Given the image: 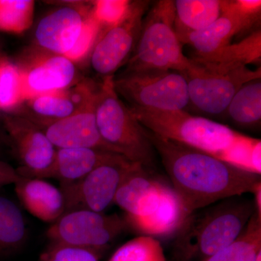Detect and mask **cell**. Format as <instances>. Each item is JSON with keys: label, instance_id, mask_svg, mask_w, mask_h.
Instances as JSON below:
<instances>
[{"label": "cell", "instance_id": "f546056e", "mask_svg": "<svg viewBox=\"0 0 261 261\" xmlns=\"http://www.w3.org/2000/svg\"><path fill=\"white\" fill-rule=\"evenodd\" d=\"M92 3V15L99 24L101 33L114 27L124 18L132 1L98 0Z\"/></svg>", "mask_w": 261, "mask_h": 261}, {"label": "cell", "instance_id": "83f0119b", "mask_svg": "<svg viewBox=\"0 0 261 261\" xmlns=\"http://www.w3.org/2000/svg\"><path fill=\"white\" fill-rule=\"evenodd\" d=\"M35 2L32 0H0V30L21 34L30 28Z\"/></svg>", "mask_w": 261, "mask_h": 261}, {"label": "cell", "instance_id": "d6986e66", "mask_svg": "<svg viewBox=\"0 0 261 261\" xmlns=\"http://www.w3.org/2000/svg\"><path fill=\"white\" fill-rule=\"evenodd\" d=\"M14 185L19 200L34 217L54 223L64 214L65 201L61 189L41 178L21 176Z\"/></svg>", "mask_w": 261, "mask_h": 261}, {"label": "cell", "instance_id": "836d02e7", "mask_svg": "<svg viewBox=\"0 0 261 261\" xmlns=\"http://www.w3.org/2000/svg\"><path fill=\"white\" fill-rule=\"evenodd\" d=\"M256 261H261V255L257 257Z\"/></svg>", "mask_w": 261, "mask_h": 261}, {"label": "cell", "instance_id": "484cf974", "mask_svg": "<svg viewBox=\"0 0 261 261\" xmlns=\"http://www.w3.org/2000/svg\"><path fill=\"white\" fill-rule=\"evenodd\" d=\"M27 238L21 211L13 201L0 196V254L16 250Z\"/></svg>", "mask_w": 261, "mask_h": 261}, {"label": "cell", "instance_id": "4316f807", "mask_svg": "<svg viewBox=\"0 0 261 261\" xmlns=\"http://www.w3.org/2000/svg\"><path fill=\"white\" fill-rule=\"evenodd\" d=\"M216 158L247 172L261 173V142L239 133L232 143Z\"/></svg>", "mask_w": 261, "mask_h": 261}, {"label": "cell", "instance_id": "8fae6325", "mask_svg": "<svg viewBox=\"0 0 261 261\" xmlns=\"http://www.w3.org/2000/svg\"><path fill=\"white\" fill-rule=\"evenodd\" d=\"M92 16L91 2H71L51 10L37 24L35 44L40 50L68 58Z\"/></svg>", "mask_w": 261, "mask_h": 261}, {"label": "cell", "instance_id": "e0dca14e", "mask_svg": "<svg viewBox=\"0 0 261 261\" xmlns=\"http://www.w3.org/2000/svg\"><path fill=\"white\" fill-rule=\"evenodd\" d=\"M123 156L89 148L57 149L56 158L50 167L36 178H55L60 184L76 181L98 166Z\"/></svg>", "mask_w": 261, "mask_h": 261}, {"label": "cell", "instance_id": "4dcf8cb0", "mask_svg": "<svg viewBox=\"0 0 261 261\" xmlns=\"http://www.w3.org/2000/svg\"><path fill=\"white\" fill-rule=\"evenodd\" d=\"M102 250L51 243L39 261H99Z\"/></svg>", "mask_w": 261, "mask_h": 261}, {"label": "cell", "instance_id": "d4e9b609", "mask_svg": "<svg viewBox=\"0 0 261 261\" xmlns=\"http://www.w3.org/2000/svg\"><path fill=\"white\" fill-rule=\"evenodd\" d=\"M228 116L243 126H253L261 119L260 80L244 84L228 105Z\"/></svg>", "mask_w": 261, "mask_h": 261}, {"label": "cell", "instance_id": "7c38bea8", "mask_svg": "<svg viewBox=\"0 0 261 261\" xmlns=\"http://www.w3.org/2000/svg\"><path fill=\"white\" fill-rule=\"evenodd\" d=\"M5 130L16 151L22 166L20 176L38 178L54 162L57 149L40 126L27 117L2 114Z\"/></svg>", "mask_w": 261, "mask_h": 261}, {"label": "cell", "instance_id": "603a6c76", "mask_svg": "<svg viewBox=\"0 0 261 261\" xmlns=\"http://www.w3.org/2000/svg\"><path fill=\"white\" fill-rule=\"evenodd\" d=\"M261 255V215L255 210L238 238L222 250L201 261H256Z\"/></svg>", "mask_w": 261, "mask_h": 261}, {"label": "cell", "instance_id": "d6a6232c", "mask_svg": "<svg viewBox=\"0 0 261 261\" xmlns=\"http://www.w3.org/2000/svg\"><path fill=\"white\" fill-rule=\"evenodd\" d=\"M252 194L254 195L255 211L261 215V181L257 184Z\"/></svg>", "mask_w": 261, "mask_h": 261}, {"label": "cell", "instance_id": "ffe728a7", "mask_svg": "<svg viewBox=\"0 0 261 261\" xmlns=\"http://www.w3.org/2000/svg\"><path fill=\"white\" fill-rule=\"evenodd\" d=\"M253 25L252 22L233 12L226 0L224 14L203 30L188 34L182 44L192 46L196 51L195 57L211 56L231 44L235 35L248 30Z\"/></svg>", "mask_w": 261, "mask_h": 261}, {"label": "cell", "instance_id": "5bb4252c", "mask_svg": "<svg viewBox=\"0 0 261 261\" xmlns=\"http://www.w3.org/2000/svg\"><path fill=\"white\" fill-rule=\"evenodd\" d=\"M36 55L27 64H19L23 71L25 99L64 91L82 80L75 63L69 58L42 50Z\"/></svg>", "mask_w": 261, "mask_h": 261}, {"label": "cell", "instance_id": "3957f363", "mask_svg": "<svg viewBox=\"0 0 261 261\" xmlns=\"http://www.w3.org/2000/svg\"><path fill=\"white\" fill-rule=\"evenodd\" d=\"M175 29L174 1L161 0L149 11L142 25L134 54L124 73L147 70L185 73L192 68Z\"/></svg>", "mask_w": 261, "mask_h": 261}, {"label": "cell", "instance_id": "7402d4cb", "mask_svg": "<svg viewBox=\"0 0 261 261\" xmlns=\"http://www.w3.org/2000/svg\"><path fill=\"white\" fill-rule=\"evenodd\" d=\"M225 0L174 1L175 29L183 42L188 34L203 30L224 13Z\"/></svg>", "mask_w": 261, "mask_h": 261}, {"label": "cell", "instance_id": "8992f818", "mask_svg": "<svg viewBox=\"0 0 261 261\" xmlns=\"http://www.w3.org/2000/svg\"><path fill=\"white\" fill-rule=\"evenodd\" d=\"M118 96L130 108L160 111L184 110L190 103L188 84L183 73L173 70H147L114 78Z\"/></svg>", "mask_w": 261, "mask_h": 261}, {"label": "cell", "instance_id": "6da1fadb", "mask_svg": "<svg viewBox=\"0 0 261 261\" xmlns=\"http://www.w3.org/2000/svg\"><path fill=\"white\" fill-rule=\"evenodd\" d=\"M147 133L171 187L190 214L220 201L252 193L261 181L260 175L233 167L212 154Z\"/></svg>", "mask_w": 261, "mask_h": 261}, {"label": "cell", "instance_id": "ba28073f", "mask_svg": "<svg viewBox=\"0 0 261 261\" xmlns=\"http://www.w3.org/2000/svg\"><path fill=\"white\" fill-rule=\"evenodd\" d=\"M125 219L117 214L106 215L88 210L62 215L48 228L51 243L103 250L126 228Z\"/></svg>", "mask_w": 261, "mask_h": 261}, {"label": "cell", "instance_id": "44dd1931", "mask_svg": "<svg viewBox=\"0 0 261 261\" xmlns=\"http://www.w3.org/2000/svg\"><path fill=\"white\" fill-rule=\"evenodd\" d=\"M261 32L252 33L236 44H229L211 56L192 58L196 67L208 72L229 71L260 62Z\"/></svg>", "mask_w": 261, "mask_h": 261}, {"label": "cell", "instance_id": "52a82bcc", "mask_svg": "<svg viewBox=\"0 0 261 261\" xmlns=\"http://www.w3.org/2000/svg\"><path fill=\"white\" fill-rule=\"evenodd\" d=\"M135 163L123 156L98 166L78 181L61 184L65 213L78 210L102 213L114 202L118 187Z\"/></svg>", "mask_w": 261, "mask_h": 261}, {"label": "cell", "instance_id": "7a4b0ae2", "mask_svg": "<svg viewBox=\"0 0 261 261\" xmlns=\"http://www.w3.org/2000/svg\"><path fill=\"white\" fill-rule=\"evenodd\" d=\"M189 216L176 234L177 261H201L232 243L255 212L254 201L241 196L220 201Z\"/></svg>", "mask_w": 261, "mask_h": 261}, {"label": "cell", "instance_id": "277c9868", "mask_svg": "<svg viewBox=\"0 0 261 261\" xmlns=\"http://www.w3.org/2000/svg\"><path fill=\"white\" fill-rule=\"evenodd\" d=\"M96 121L105 142L132 162L153 166L154 148L147 130L117 94L114 76L103 79L98 87Z\"/></svg>", "mask_w": 261, "mask_h": 261}, {"label": "cell", "instance_id": "cb8c5ba5", "mask_svg": "<svg viewBox=\"0 0 261 261\" xmlns=\"http://www.w3.org/2000/svg\"><path fill=\"white\" fill-rule=\"evenodd\" d=\"M25 99L21 67L0 57V113L17 114Z\"/></svg>", "mask_w": 261, "mask_h": 261}, {"label": "cell", "instance_id": "2e32d148", "mask_svg": "<svg viewBox=\"0 0 261 261\" xmlns=\"http://www.w3.org/2000/svg\"><path fill=\"white\" fill-rule=\"evenodd\" d=\"M167 185L136 163L121 181L113 203L126 213V220L146 217L159 207Z\"/></svg>", "mask_w": 261, "mask_h": 261}, {"label": "cell", "instance_id": "1f68e13d", "mask_svg": "<svg viewBox=\"0 0 261 261\" xmlns=\"http://www.w3.org/2000/svg\"><path fill=\"white\" fill-rule=\"evenodd\" d=\"M20 178L17 169L4 161H0V187L14 185Z\"/></svg>", "mask_w": 261, "mask_h": 261}, {"label": "cell", "instance_id": "5b68a950", "mask_svg": "<svg viewBox=\"0 0 261 261\" xmlns=\"http://www.w3.org/2000/svg\"><path fill=\"white\" fill-rule=\"evenodd\" d=\"M130 109L140 124L153 135L215 157L227 148L239 135L226 125L192 116L185 110Z\"/></svg>", "mask_w": 261, "mask_h": 261}, {"label": "cell", "instance_id": "9a60e30c", "mask_svg": "<svg viewBox=\"0 0 261 261\" xmlns=\"http://www.w3.org/2000/svg\"><path fill=\"white\" fill-rule=\"evenodd\" d=\"M97 95L85 107L68 118L37 124L56 149L89 148L119 154L99 134L95 114Z\"/></svg>", "mask_w": 261, "mask_h": 261}, {"label": "cell", "instance_id": "e575fe53", "mask_svg": "<svg viewBox=\"0 0 261 261\" xmlns=\"http://www.w3.org/2000/svg\"><path fill=\"white\" fill-rule=\"evenodd\" d=\"M0 57H2L1 54H0Z\"/></svg>", "mask_w": 261, "mask_h": 261}, {"label": "cell", "instance_id": "9c48e42d", "mask_svg": "<svg viewBox=\"0 0 261 261\" xmlns=\"http://www.w3.org/2000/svg\"><path fill=\"white\" fill-rule=\"evenodd\" d=\"M148 5L147 1L132 2L124 18L98 37L90 53V64L94 71L103 79L113 76L129 59L140 38Z\"/></svg>", "mask_w": 261, "mask_h": 261}, {"label": "cell", "instance_id": "30bf717a", "mask_svg": "<svg viewBox=\"0 0 261 261\" xmlns=\"http://www.w3.org/2000/svg\"><path fill=\"white\" fill-rule=\"evenodd\" d=\"M181 73L188 84L190 102L202 112L219 115L226 111L244 84L260 80L261 69L243 66L229 71L208 72L197 68L193 62L192 68Z\"/></svg>", "mask_w": 261, "mask_h": 261}, {"label": "cell", "instance_id": "f1b7e54d", "mask_svg": "<svg viewBox=\"0 0 261 261\" xmlns=\"http://www.w3.org/2000/svg\"><path fill=\"white\" fill-rule=\"evenodd\" d=\"M108 261H166V259L158 239L142 235L123 244Z\"/></svg>", "mask_w": 261, "mask_h": 261}, {"label": "cell", "instance_id": "4fadbf2b", "mask_svg": "<svg viewBox=\"0 0 261 261\" xmlns=\"http://www.w3.org/2000/svg\"><path fill=\"white\" fill-rule=\"evenodd\" d=\"M98 87L93 81L82 80L64 91L29 98L17 114L38 125L60 121L85 107L97 95Z\"/></svg>", "mask_w": 261, "mask_h": 261}, {"label": "cell", "instance_id": "ac0fdd59", "mask_svg": "<svg viewBox=\"0 0 261 261\" xmlns=\"http://www.w3.org/2000/svg\"><path fill=\"white\" fill-rule=\"evenodd\" d=\"M190 215L172 187L168 185L161 203L153 213L146 217L125 221L127 226L142 235L168 238L176 234Z\"/></svg>", "mask_w": 261, "mask_h": 261}]
</instances>
